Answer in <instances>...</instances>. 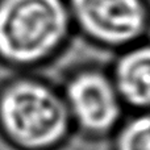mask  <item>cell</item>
<instances>
[{
	"instance_id": "6da1fadb",
	"label": "cell",
	"mask_w": 150,
	"mask_h": 150,
	"mask_svg": "<svg viewBox=\"0 0 150 150\" xmlns=\"http://www.w3.org/2000/svg\"><path fill=\"white\" fill-rule=\"evenodd\" d=\"M61 88L37 75L0 86V137L16 150H58L74 134Z\"/></svg>"
},
{
	"instance_id": "7a4b0ae2",
	"label": "cell",
	"mask_w": 150,
	"mask_h": 150,
	"mask_svg": "<svg viewBox=\"0 0 150 150\" xmlns=\"http://www.w3.org/2000/svg\"><path fill=\"white\" fill-rule=\"evenodd\" d=\"M73 32L67 0H0V63L15 70L54 59Z\"/></svg>"
},
{
	"instance_id": "3957f363",
	"label": "cell",
	"mask_w": 150,
	"mask_h": 150,
	"mask_svg": "<svg viewBox=\"0 0 150 150\" xmlns=\"http://www.w3.org/2000/svg\"><path fill=\"white\" fill-rule=\"evenodd\" d=\"M75 133L88 140L111 138L127 116V107L109 70L82 66L61 86Z\"/></svg>"
},
{
	"instance_id": "277c9868",
	"label": "cell",
	"mask_w": 150,
	"mask_h": 150,
	"mask_svg": "<svg viewBox=\"0 0 150 150\" xmlns=\"http://www.w3.org/2000/svg\"><path fill=\"white\" fill-rule=\"evenodd\" d=\"M74 30L104 49L119 50L146 38L149 0H67Z\"/></svg>"
},
{
	"instance_id": "5b68a950",
	"label": "cell",
	"mask_w": 150,
	"mask_h": 150,
	"mask_svg": "<svg viewBox=\"0 0 150 150\" xmlns=\"http://www.w3.org/2000/svg\"><path fill=\"white\" fill-rule=\"evenodd\" d=\"M109 73L127 109L150 111V40L119 50Z\"/></svg>"
},
{
	"instance_id": "8992f818",
	"label": "cell",
	"mask_w": 150,
	"mask_h": 150,
	"mask_svg": "<svg viewBox=\"0 0 150 150\" xmlns=\"http://www.w3.org/2000/svg\"><path fill=\"white\" fill-rule=\"evenodd\" d=\"M111 140L112 150H150V111L125 116Z\"/></svg>"
}]
</instances>
